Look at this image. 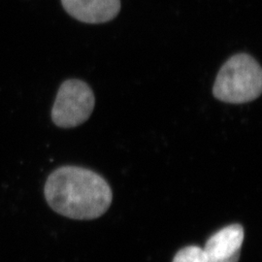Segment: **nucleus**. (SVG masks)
I'll return each mask as SVG.
<instances>
[{
  "mask_svg": "<svg viewBox=\"0 0 262 262\" xmlns=\"http://www.w3.org/2000/svg\"><path fill=\"white\" fill-rule=\"evenodd\" d=\"M261 92V66L247 54L229 57L220 69L213 88L217 100L231 104L253 101Z\"/></svg>",
  "mask_w": 262,
  "mask_h": 262,
  "instance_id": "2",
  "label": "nucleus"
},
{
  "mask_svg": "<svg viewBox=\"0 0 262 262\" xmlns=\"http://www.w3.org/2000/svg\"><path fill=\"white\" fill-rule=\"evenodd\" d=\"M172 262H212L203 249L197 246H188L180 250Z\"/></svg>",
  "mask_w": 262,
  "mask_h": 262,
  "instance_id": "6",
  "label": "nucleus"
},
{
  "mask_svg": "<svg viewBox=\"0 0 262 262\" xmlns=\"http://www.w3.org/2000/svg\"><path fill=\"white\" fill-rule=\"evenodd\" d=\"M66 12L82 23L103 24L121 11V0H61Z\"/></svg>",
  "mask_w": 262,
  "mask_h": 262,
  "instance_id": "5",
  "label": "nucleus"
},
{
  "mask_svg": "<svg viewBox=\"0 0 262 262\" xmlns=\"http://www.w3.org/2000/svg\"><path fill=\"white\" fill-rule=\"evenodd\" d=\"M44 194L56 213L73 220H94L112 204L107 181L90 169L61 166L48 177Z\"/></svg>",
  "mask_w": 262,
  "mask_h": 262,
  "instance_id": "1",
  "label": "nucleus"
},
{
  "mask_svg": "<svg viewBox=\"0 0 262 262\" xmlns=\"http://www.w3.org/2000/svg\"><path fill=\"white\" fill-rule=\"evenodd\" d=\"M243 241V226L228 225L212 235L203 250L212 262H238Z\"/></svg>",
  "mask_w": 262,
  "mask_h": 262,
  "instance_id": "4",
  "label": "nucleus"
},
{
  "mask_svg": "<svg viewBox=\"0 0 262 262\" xmlns=\"http://www.w3.org/2000/svg\"><path fill=\"white\" fill-rule=\"evenodd\" d=\"M95 97L84 81L69 79L60 84L52 109V120L56 126L72 128L86 122L92 116Z\"/></svg>",
  "mask_w": 262,
  "mask_h": 262,
  "instance_id": "3",
  "label": "nucleus"
}]
</instances>
